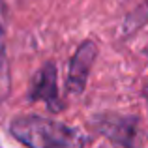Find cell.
<instances>
[{"label": "cell", "mask_w": 148, "mask_h": 148, "mask_svg": "<svg viewBox=\"0 0 148 148\" xmlns=\"http://www.w3.org/2000/svg\"><path fill=\"white\" fill-rule=\"evenodd\" d=\"M10 133L28 148H81L77 130L41 116H21L10 124Z\"/></svg>", "instance_id": "6da1fadb"}, {"label": "cell", "mask_w": 148, "mask_h": 148, "mask_svg": "<svg viewBox=\"0 0 148 148\" xmlns=\"http://www.w3.org/2000/svg\"><path fill=\"white\" fill-rule=\"evenodd\" d=\"M96 58H98V43L94 40H86L77 47L69 62L68 79H66V88L69 94H83Z\"/></svg>", "instance_id": "7a4b0ae2"}, {"label": "cell", "mask_w": 148, "mask_h": 148, "mask_svg": "<svg viewBox=\"0 0 148 148\" xmlns=\"http://www.w3.org/2000/svg\"><path fill=\"white\" fill-rule=\"evenodd\" d=\"M30 101H43L49 107V111L58 112L62 111V101L58 94V71L53 62H47L40 68V71L34 75L32 84L28 92Z\"/></svg>", "instance_id": "3957f363"}, {"label": "cell", "mask_w": 148, "mask_h": 148, "mask_svg": "<svg viewBox=\"0 0 148 148\" xmlns=\"http://www.w3.org/2000/svg\"><path fill=\"white\" fill-rule=\"evenodd\" d=\"M96 130L109 137L112 143L126 148L133 146V139L137 135V118L135 116H120V114H103L94 122Z\"/></svg>", "instance_id": "277c9868"}, {"label": "cell", "mask_w": 148, "mask_h": 148, "mask_svg": "<svg viewBox=\"0 0 148 148\" xmlns=\"http://www.w3.org/2000/svg\"><path fill=\"white\" fill-rule=\"evenodd\" d=\"M8 94H10V66L4 47V28L0 25V101L6 99Z\"/></svg>", "instance_id": "5b68a950"}, {"label": "cell", "mask_w": 148, "mask_h": 148, "mask_svg": "<svg viewBox=\"0 0 148 148\" xmlns=\"http://www.w3.org/2000/svg\"><path fill=\"white\" fill-rule=\"evenodd\" d=\"M145 53H146V54H148V47H146V49H145Z\"/></svg>", "instance_id": "8992f818"}]
</instances>
